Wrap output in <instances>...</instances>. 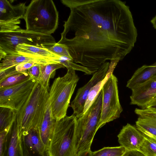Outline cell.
<instances>
[{
  "label": "cell",
  "instance_id": "cell-28",
  "mask_svg": "<svg viewBox=\"0 0 156 156\" xmlns=\"http://www.w3.org/2000/svg\"><path fill=\"white\" fill-rule=\"evenodd\" d=\"M45 48L60 57H67L73 60L67 47L64 44L56 43L46 47Z\"/></svg>",
  "mask_w": 156,
  "mask_h": 156
},
{
  "label": "cell",
  "instance_id": "cell-22",
  "mask_svg": "<svg viewBox=\"0 0 156 156\" xmlns=\"http://www.w3.org/2000/svg\"><path fill=\"white\" fill-rule=\"evenodd\" d=\"M41 73L39 82L45 89L49 90V81L56 70L64 68L62 65L57 63L40 64Z\"/></svg>",
  "mask_w": 156,
  "mask_h": 156
},
{
  "label": "cell",
  "instance_id": "cell-30",
  "mask_svg": "<svg viewBox=\"0 0 156 156\" xmlns=\"http://www.w3.org/2000/svg\"><path fill=\"white\" fill-rule=\"evenodd\" d=\"M27 73L31 78L39 82L41 73L40 64H35L28 70Z\"/></svg>",
  "mask_w": 156,
  "mask_h": 156
},
{
  "label": "cell",
  "instance_id": "cell-11",
  "mask_svg": "<svg viewBox=\"0 0 156 156\" xmlns=\"http://www.w3.org/2000/svg\"><path fill=\"white\" fill-rule=\"evenodd\" d=\"M20 138L23 156H49L37 129L23 134Z\"/></svg>",
  "mask_w": 156,
  "mask_h": 156
},
{
  "label": "cell",
  "instance_id": "cell-3",
  "mask_svg": "<svg viewBox=\"0 0 156 156\" xmlns=\"http://www.w3.org/2000/svg\"><path fill=\"white\" fill-rule=\"evenodd\" d=\"M23 19L26 30L51 35L58 27V12L52 0H32Z\"/></svg>",
  "mask_w": 156,
  "mask_h": 156
},
{
  "label": "cell",
  "instance_id": "cell-2",
  "mask_svg": "<svg viewBox=\"0 0 156 156\" xmlns=\"http://www.w3.org/2000/svg\"><path fill=\"white\" fill-rule=\"evenodd\" d=\"M48 102V90L37 81L28 98L17 112L19 137L30 130L38 129L44 119Z\"/></svg>",
  "mask_w": 156,
  "mask_h": 156
},
{
  "label": "cell",
  "instance_id": "cell-16",
  "mask_svg": "<svg viewBox=\"0 0 156 156\" xmlns=\"http://www.w3.org/2000/svg\"><path fill=\"white\" fill-rule=\"evenodd\" d=\"M10 2L0 0V21L23 19L27 7L26 3H20L13 5Z\"/></svg>",
  "mask_w": 156,
  "mask_h": 156
},
{
  "label": "cell",
  "instance_id": "cell-29",
  "mask_svg": "<svg viewBox=\"0 0 156 156\" xmlns=\"http://www.w3.org/2000/svg\"><path fill=\"white\" fill-rule=\"evenodd\" d=\"M20 22V20L0 21V33L9 32L20 29L18 24Z\"/></svg>",
  "mask_w": 156,
  "mask_h": 156
},
{
  "label": "cell",
  "instance_id": "cell-15",
  "mask_svg": "<svg viewBox=\"0 0 156 156\" xmlns=\"http://www.w3.org/2000/svg\"><path fill=\"white\" fill-rule=\"evenodd\" d=\"M2 156H23L18 136L16 117L8 133L5 147Z\"/></svg>",
  "mask_w": 156,
  "mask_h": 156
},
{
  "label": "cell",
  "instance_id": "cell-6",
  "mask_svg": "<svg viewBox=\"0 0 156 156\" xmlns=\"http://www.w3.org/2000/svg\"><path fill=\"white\" fill-rule=\"evenodd\" d=\"M77 118L73 114L55 122L48 149L49 156H76L75 127Z\"/></svg>",
  "mask_w": 156,
  "mask_h": 156
},
{
  "label": "cell",
  "instance_id": "cell-32",
  "mask_svg": "<svg viewBox=\"0 0 156 156\" xmlns=\"http://www.w3.org/2000/svg\"><path fill=\"white\" fill-rule=\"evenodd\" d=\"M9 128L6 129L0 132V156H2L3 154L5 147L7 135Z\"/></svg>",
  "mask_w": 156,
  "mask_h": 156
},
{
  "label": "cell",
  "instance_id": "cell-9",
  "mask_svg": "<svg viewBox=\"0 0 156 156\" xmlns=\"http://www.w3.org/2000/svg\"><path fill=\"white\" fill-rule=\"evenodd\" d=\"M37 81L30 78L15 86L0 89V107L17 112L30 96Z\"/></svg>",
  "mask_w": 156,
  "mask_h": 156
},
{
  "label": "cell",
  "instance_id": "cell-10",
  "mask_svg": "<svg viewBox=\"0 0 156 156\" xmlns=\"http://www.w3.org/2000/svg\"><path fill=\"white\" fill-rule=\"evenodd\" d=\"M110 63L106 62L98 70L93 74L90 80L84 86L79 88L76 95L71 104L74 114L78 119L83 115L84 107L89 92L92 87L103 80L108 70Z\"/></svg>",
  "mask_w": 156,
  "mask_h": 156
},
{
  "label": "cell",
  "instance_id": "cell-23",
  "mask_svg": "<svg viewBox=\"0 0 156 156\" xmlns=\"http://www.w3.org/2000/svg\"><path fill=\"white\" fill-rule=\"evenodd\" d=\"M17 112L11 109L0 107V132L9 129L14 122Z\"/></svg>",
  "mask_w": 156,
  "mask_h": 156
},
{
  "label": "cell",
  "instance_id": "cell-18",
  "mask_svg": "<svg viewBox=\"0 0 156 156\" xmlns=\"http://www.w3.org/2000/svg\"><path fill=\"white\" fill-rule=\"evenodd\" d=\"M156 76V64L143 65L138 68L127 81L126 86L132 90L149 79Z\"/></svg>",
  "mask_w": 156,
  "mask_h": 156
},
{
  "label": "cell",
  "instance_id": "cell-27",
  "mask_svg": "<svg viewBox=\"0 0 156 156\" xmlns=\"http://www.w3.org/2000/svg\"><path fill=\"white\" fill-rule=\"evenodd\" d=\"M58 61L59 63L63 65L67 69L70 68L75 70L81 71L87 75L93 74L87 68L74 62L72 61V59L67 57H60Z\"/></svg>",
  "mask_w": 156,
  "mask_h": 156
},
{
  "label": "cell",
  "instance_id": "cell-20",
  "mask_svg": "<svg viewBox=\"0 0 156 156\" xmlns=\"http://www.w3.org/2000/svg\"><path fill=\"white\" fill-rule=\"evenodd\" d=\"M118 61H111L106 76L102 80L99 81L90 90L86 101L84 107L83 114L93 104L102 87L111 75L113 73L114 69L118 62Z\"/></svg>",
  "mask_w": 156,
  "mask_h": 156
},
{
  "label": "cell",
  "instance_id": "cell-26",
  "mask_svg": "<svg viewBox=\"0 0 156 156\" xmlns=\"http://www.w3.org/2000/svg\"><path fill=\"white\" fill-rule=\"evenodd\" d=\"M126 150L121 146L104 147L93 152V156H122Z\"/></svg>",
  "mask_w": 156,
  "mask_h": 156
},
{
  "label": "cell",
  "instance_id": "cell-13",
  "mask_svg": "<svg viewBox=\"0 0 156 156\" xmlns=\"http://www.w3.org/2000/svg\"><path fill=\"white\" fill-rule=\"evenodd\" d=\"M117 136L120 146L127 151H138L144 138L136 127L128 123L123 126Z\"/></svg>",
  "mask_w": 156,
  "mask_h": 156
},
{
  "label": "cell",
  "instance_id": "cell-4",
  "mask_svg": "<svg viewBox=\"0 0 156 156\" xmlns=\"http://www.w3.org/2000/svg\"><path fill=\"white\" fill-rule=\"evenodd\" d=\"M79 79L75 70L69 68L64 76H59L54 81L49 92V101L53 117L56 121L66 115Z\"/></svg>",
  "mask_w": 156,
  "mask_h": 156
},
{
  "label": "cell",
  "instance_id": "cell-17",
  "mask_svg": "<svg viewBox=\"0 0 156 156\" xmlns=\"http://www.w3.org/2000/svg\"><path fill=\"white\" fill-rule=\"evenodd\" d=\"M56 121L53 117L49 101L43 121L37 129L41 138L48 151Z\"/></svg>",
  "mask_w": 156,
  "mask_h": 156
},
{
  "label": "cell",
  "instance_id": "cell-7",
  "mask_svg": "<svg viewBox=\"0 0 156 156\" xmlns=\"http://www.w3.org/2000/svg\"><path fill=\"white\" fill-rule=\"evenodd\" d=\"M56 43L51 35L20 29L12 31L0 33V60L8 55H18L17 45L27 44L45 48Z\"/></svg>",
  "mask_w": 156,
  "mask_h": 156
},
{
  "label": "cell",
  "instance_id": "cell-21",
  "mask_svg": "<svg viewBox=\"0 0 156 156\" xmlns=\"http://www.w3.org/2000/svg\"><path fill=\"white\" fill-rule=\"evenodd\" d=\"M136 126L144 135L156 139V117L139 116Z\"/></svg>",
  "mask_w": 156,
  "mask_h": 156
},
{
  "label": "cell",
  "instance_id": "cell-31",
  "mask_svg": "<svg viewBox=\"0 0 156 156\" xmlns=\"http://www.w3.org/2000/svg\"><path fill=\"white\" fill-rule=\"evenodd\" d=\"M36 62L30 61L22 63L15 66L16 71L18 73H27L28 70L35 64Z\"/></svg>",
  "mask_w": 156,
  "mask_h": 156
},
{
  "label": "cell",
  "instance_id": "cell-14",
  "mask_svg": "<svg viewBox=\"0 0 156 156\" xmlns=\"http://www.w3.org/2000/svg\"><path fill=\"white\" fill-rule=\"evenodd\" d=\"M16 51L18 54L29 57L46 59L59 63L60 56L52 52L47 48L27 44L17 45Z\"/></svg>",
  "mask_w": 156,
  "mask_h": 156
},
{
  "label": "cell",
  "instance_id": "cell-36",
  "mask_svg": "<svg viewBox=\"0 0 156 156\" xmlns=\"http://www.w3.org/2000/svg\"><path fill=\"white\" fill-rule=\"evenodd\" d=\"M76 156H93V152L90 150L82 152Z\"/></svg>",
  "mask_w": 156,
  "mask_h": 156
},
{
  "label": "cell",
  "instance_id": "cell-5",
  "mask_svg": "<svg viewBox=\"0 0 156 156\" xmlns=\"http://www.w3.org/2000/svg\"><path fill=\"white\" fill-rule=\"evenodd\" d=\"M103 98L101 90L86 113L77 119L75 127V147L76 155L90 150L100 120Z\"/></svg>",
  "mask_w": 156,
  "mask_h": 156
},
{
  "label": "cell",
  "instance_id": "cell-12",
  "mask_svg": "<svg viewBox=\"0 0 156 156\" xmlns=\"http://www.w3.org/2000/svg\"><path fill=\"white\" fill-rule=\"evenodd\" d=\"M131 105H136L145 109L156 96V76L147 80L131 90Z\"/></svg>",
  "mask_w": 156,
  "mask_h": 156
},
{
  "label": "cell",
  "instance_id": "cell-1",
  "mask_svg": "<svg viewBox=\"0 0 156 156\" xmlns=\"http://www.w3.org/2000/svg\"><path fill=\"white\" fill-rule=\"evenodd\" d=\"M70 10L57 42L73 62L93 74L107 61L122 60L134 47L137 33L129 7L120 0H61Z\"/></svg>",
  "mask_w": 156,
  "mask_h": 156
},
{
  "label": "cell",
  "instance_id": "cell-24",
  "mask_svg": "<svg viewBox=\"0 0 156 156\" xmlns=\"http://www.w3.org/2000/svg\"><path fill=\"white\" fill-rule=\"evenodd\" d=\"M30 78L27 73H20L13 75L0 81V89L15 86Z\"/></svg>",
  "mask_w": 156,
  "mask_h": 156
},
{
  "label": "cell",
  "instance_id": "cell-35",
  "mask_svg": "<svg viewBox=\"0 0 156 156\" xmlns=\"http://www.w3.org/2000/svg\"><path fill=\"white\" fill-rule=\"evenodd\" d=\"M122 156H144L142 153L137 150L127 151Z\"/></svg>",
  "mask_w": 156,
  "mask_h": 156
},
{
  "label": "cell",
  "instance_id": "cell-19",
  "mask_svg": "<svg viewBox=\"0 0 156 156\" xmlns=\"http://www.w3.org/2000/svg\"><path fill=\"white\" fill-rule=\"evenodd\" d=\"M32 61L37 64H46L55 62L44 59L30 58L18 55H8L0 61V71L11 68L24 62Z\"/></svg>",
  "mask_w": 156,
  "mask_h": 156
},
{
  "label": "cell",
  "instance_id": "cell-8",
  "mask_svg": "<svg viewBox=\"0 0 156 156\" xmlns=\"http://www.w3.org/2000/svg\"><path fill=\"white\" fill-rule=\"evenodd\" d=\"M118 79L112 73L103 85L101 116L98 129L106 123L119 118L123 111L118 92Z\"/></svg>",
  "mask_w": 156,
  "mask_h": 156
},
{
  "label": "cell",
  "instance_id": "cell-33",
  "mask_svg": "<svg viewBox=\"0 0 156 156\" xmlns=\"http://www.w3.org/2000/svg\"><path fill=\"white\" fill-rule=\"evenodd\" d=\"M135 112L139 116L156 117V113L146 109L136 108Z\"/></svg>",
  "mask_w": 156,
  "mask_h": 156
},
{
  "label": "cell",
  "instance_id": "cell-25",
  "mask_svg": "<svg viewBox=\"0 0 156 156\" xmlns=\"http://www.w3.org/2000/svg\"><path fill=\"white\" fill-rule=\"evenodd\" d=\"M144 136V140L138 150L144 156H156V139Z\"/></svg>",
  "mask_w": 156,
  "mask_h": 156
},
{
  "label": "cell",
  "instance_id": "cell-34",
  "mask_svg": "<svg viewBox=\"0 0 156 156\" xmlns=\"http://www.w3.org/2000/svg\"><path fill=\"white\" fill-rule=\"evenodd\" d=\"M145 109L156 113V96L149 103Z\"/></svg>",
  "mask_w": 156,
  "mask_h": 156
},
{
  "label": "cell",
  "instance_id": "cell-37",
  "mask_svg": "<svg viewBox=\"0 0 156 156\" xmlns=\"http://www.w3.org/2000/svg\"><path fill=\"white\" fill-rule=\"evenodd\" d=\"M151 22L154 27L156 29V16L151 20Z\"/></svg>",
  "mask_w": 156,
  "mask_h": 156
}]
</instances>
